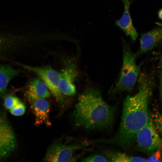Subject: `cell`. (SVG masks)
Instances as JSON below:
<instances>
[{"label":"cell","mask_w":162,"mask_h":162,"mask_svg":"<svg viewBox=\"0 0 162 162\" xmlns=\"http://www.w3.org/2000/svg\"><path fill=\"white\" fill-rule=\"evenodd\" d=\"M36 117L35 124L39 125L45 124L50 126L49 119L50 105L48 101L44 98H34L28 99Z\"/></svg>","instance_id":"9c48e42d"},{"label":"cell","mask_w":162,"mask_h":162,"mask_svg":"<svg viewBox=\"0 0 162 162\" xmlns=\"http://www.w3.org/2000/svg\"><path fill=\"white\" fill-rule=\"evenodd\" d=\"M124 10L122 17L116 21V25L125 34L129 36L134 42L136 39L138 33L133 26L130 17L129 8L131 0H122Z\"/></svg>","instance_id":"30bf717a"},{"label":"cell","mask_w":162,"mask_h":162,"mask_svg":"<svg viewBox=\"0 0 162 162\" xmlns=\"http://www.w3.org/2000/svg\"><path fill=\"white\" fill-rule=\"evenodd\" d=\"M159 79L160 82L159 89L160 95L161 99L162 100V70L160 71V73Z\"/></svg>","instance_id":"ffe728a7"},{"label":"cell","mask_w":162,"mask_h":162,"mask_svg":"<svg viewBox=\"0 0 162 162\" xmlns=\"http://www.w3.org/2000/svg\"><path fill=\"white\" fill-rule=\"evenodd\" d=\"M26 95L28 100L34 98H44L50 97L51 92L43 81L36 79L29 84Z\"/></svg>","instance_id":"7c38bea8"},{"label":"cell","mask_w":162,"mask_h":162,"mask_svg":"<svg viewBox=\"0 0 162 162\" xmlns=\"http://www.w3.org/2000/svg\"><path fill=\"white\" fill-rule=\"evenodd\" d=\"M59 73L58 86L61 93L69 96L75 94L76 89L74 82L77 73L74 64L71 62L67 63Z\"/></svg>","instance_id":"ba28073f"},{"label":"cell","mask_w":162,"mask_h":162,"mask_svg":"<svg viewBox=\"0 0 162 162\" xmlns=\"http://www.w3.org/2000/svg\"><path fill=\"white\" fill-rule=\"evenodd\" d=\"M158 16L159 18L162 20V8L159 10L158 13Z\"/></svg>","instance_id":"44dd1931"},{"label":"cell","mask_w":162,"mask_h":162,"mask_svg":"<svg viewBox=\"0 0 162 162\" xmlns=\"http://www.w3.org/2000/svg\"><path fill=\"white\" fill-rule=\"evenodd\" d=\"M140 41L141 53L146 52L154 48L162 41V26L142 34Z\"/></svg>","instance_id":"8fae6325"},{"label":"cell","mask_w":162,"mask_h":162,"mask_svg":"<svg viewBox=\"0 0 162 162\" xmlns=\"http://www.w3.org/2000/svg\"><path fill=\"white\" fill-rule=\"evenodd\" d=\"M84 162H107L108 159L104 156L99 154L92 155L83 159Z\"/></svg>","instance_id":"ac0fdd59"},{"label":"cell","mask_w":162,"mask_h":162,"mask_svg":"<svg viewBox=\"0 0 162 162\" xmlns=\"http://www.w3.org/2000/svg\"><path fill=\"white\" fill-rule=\"evenodd\" d=\"M16 145V138L6 114L0 111V160L9 156Z\"/></svg>","instance_id":"5b68a950"},{"label":"cell","mask_w":162,"mask_h":162,"mask_svg":"<svg viewBox=\"0 0 162 162\" xmlns=\"http://www.w3.org/2000/svg\"><path fill=\"white\" fill-rule=\"evenodd\" d=\"M110 161L112 162H144L147 159L138 156H129L122 152H115L110 156Z\"/></svg>","instance_id":"5bb4252c"},{"label":"cell","mask_w":162,"mask_h":162,"mask_svg":"<svg viewBox=\"0 0 162 162\" xmlns=\"http://www.w3.org/2000/svg\"><path fill=\"white\" fill-rule=\"evenodd\" d=\"M122 40V66L118 80L110 91V94L113 95L131 91L139 75V69L136 63V55L132 51L130 44L124 39Z\"/></svg>","instance_id":"3957f363"},{"label":"cell","mask_w":162,"mask_h":162,"mask_svg":"<svg viewBox=\"0 0 162 162\" xmlns=\"http://www.w3.org/2000/svg\"><path fill=\"white\" fill-rule=\"evenodd\" d=\"M160 148H159L154 151V153L147 159V161H162V154L160 151Z\"/></svg>","instance_id":"d6986e66"},{"label":"cell","mask_w":162,"mask_h":162,"mask_svg":"<svg viewBox=\"0 0 162 162\" xmlns=\"http://www.w3.org/2000/svg\"><path fill=\"white\" fill-rule=\"evenodd\" d=\"M25 69L36 74L47 86L57 101L60 103L64 100L63 94L59 88V73L50 66L35 67L23 65Z\"/></svg>","instance_id":"8992f818"},{"label":"cell","mask_w":162,"mask_h":162,"mask_svg":"<svg viewBox=\"0 0 162 162\" xmlns=\"http://www.w3.org/2000/svg\"><path fill=\"white\" fill-rule=\"evenodd\" d=\"M19 73V70L10 65H0V96L6 93L10 82Z\"/></svg>","instance_id":"4fadbf2b"},{"label":"cell","mask_w":162,"mask_h":162,"mask_svg":"<svg viewBox=\"0 0 162 162\" xmlns=\"http://www.w3.org/2000/svg\"><path fill=\"white\" fill-rule=\"evenodd\" d=\"M138 80V92L134 95H127L124 101L117 132L111 138L99 142L115 145L124 150L129 149L135 143L137 133L149 119L148 105L152 93L151 82L146 76L140 75Z\"/></svg>","instance_id":"6da1fadb"},{"label":"cell","mask_w":162,"mask_h":162,"mask_svg":"<svg viewBox=\"0 0 162 162\" xmlns=\"http://www.w3.org/2000/svg\"><path fill=\"white\" fill-rule=\"evenodd\" d=\"M116 110L115 106L103 100L98 90L90 88L79 96L74 115L78 126L88 130H100L112 124Z\"/></svg>","instance_id":"7a4b0ae2"},{"label":"cell","mask_w":162,"mask_h":162,"mask_svg":"<svg viewBox=\"0 0 162 162\" xmlns=\"http://www.w3.org/2000/svg\"><path fill=\"white\" fill-rule=\"evenodd\" d=\"M85 145H65L61 142L53 143L48 149L44 161L46 162H69L74 161V153L82 148Z\"/></svg>","instance_id":"52a82bcc"},{"label":"cell","mask_w":162,"mask_h":162,"mask_svg":"<svg viewBox=\"0 0 162 162\" xmlns=\"http://www.w3.org/2000/svg\"><path fill=\"white\" fill-rule=\"evenodd\" d=\"M151 116L155 130L160 135L162 136V113L155 110L152 112Z\"/></svg>","instance_id":"9a60e30c"},{"label":"cell","mask_w":162,"mask_h":162,"mask_svg":"<svg viewBox=\"0 0 162 162\" xmlns=\"http://www.w3.org/2000/svg\"><path fill=\"white\" fill-rule=\"evenodd\" d=\"M20 102V100L18 98L13 96L6 97L4 101L5 107L10 110L13 108Z\"/></svg>","instance_id":"2e32d148"},{"label":"cell","mask_w":162,"mask_h":162,"mask_svg":"<svg viewBox=\"0 0 162 162\" xmlns=\"http://www.w3.org/2000/svg\"><path fill=\"white\" fill-rule=\"evenodd\" d=\"M160 64L161 66L162 67V54L161 56L160 61Z\"/></svg>","instance_id":"7402d4cb"},{"label":"cell","mask_w":162,"mask_h":162,"mask_svg":"<svg viewBox=\"0 0 162 162\" xmlns=\"http://www.w3.org/2000/svg\"><path fill=\"white\" fill-rule=\"evenodd\" d=\"M26 108L25 105L21 102L10 110V112L13 115L16 116H21L25 112Z\"/></svg>","instance_id":"e0dca14e"},{"label":"cell","mask_w":162,"mask_h":162,"mask_svg":"<svg viewBox=\"0 0 162 162\" xmlns=\"http://www.w3.org/2000/svg\"><path fill=\"white\" fill-rule=\"evenodd\" d=\"M135 143L138 150L146 153L162 148V138L154 126L151 115L146 124L137 133Z\"/></svg>","instance_id":"277c9868"}]
</instances>
